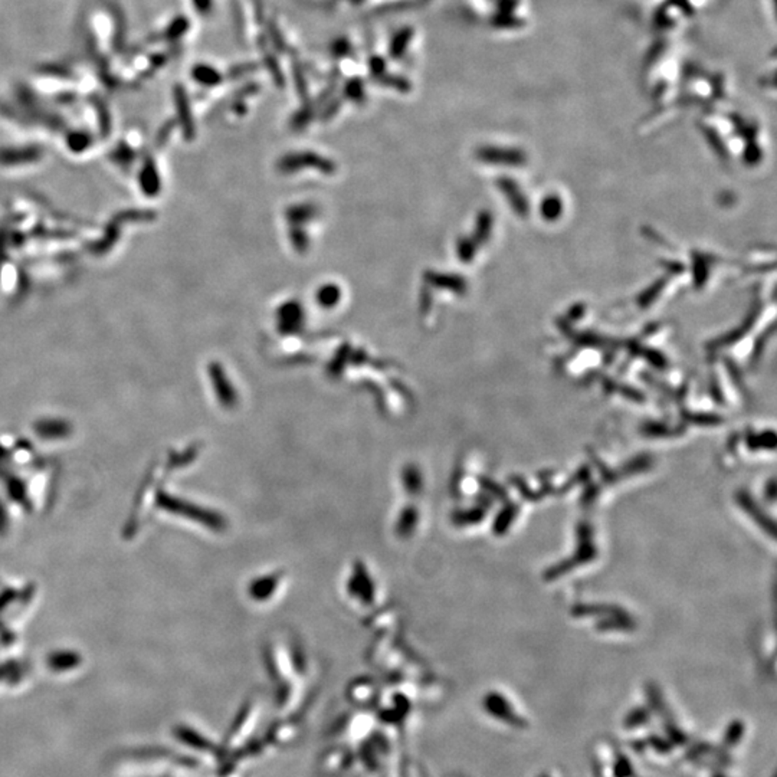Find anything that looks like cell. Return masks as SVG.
<instances>
[{
	"mask_svg": "<svg viewBox=\"0 0 777 777\" xmlns=\"http://www.w3.org/2000/svg\"><path fill=\"white\" fill-rule=\"evenodd\" d=\"M488 710H491L495 716L498 717L499 720L502 721H507L508 724H512V727H526V721L523 718L518 717L514 710H511V707L508 706V703L504 700V699H499V697H491L488 700Z\"/></svg>",
	"mask_w": 777,
	"mask_h": 777,
	"instance_id": "obj_1",
	"label": "cell"
},
{
	"mask_svg": "<svg viewBox=\"0 0 777 777\" xmlns=\"http://www.w3.org/2000/svg\"><path fill=\"white\" fill-rule=\"evenodd\" d=\"M412 39H413V28L405 26L399 29L390 41V48H389L390 56L393 59H400L407 51V46L412 42Z\"/></svg>",
	"mask_w": 777,
	"mask_h": 777,
	"instance_id": "obj_2",
	"label": "cell"
},
{
	"mask_svg": "<svg viewBox=\"0 0 777 777\" xmlns=\"http://www.w3.org/2000/svg\"><path fill=\"white\" fill-rule=\"evenodd\" d=\"M192 76L198 83H202L205 86H216L222 82V73L213 66L205 64L196 65L192 71Z\"/></svg>",
	"mask_w": 777,
	"mask_h": 777,
	"instance_id": "obj_3",
	"label": "cell"
},
{
	"mask_svg": "<svg viewBox=\"0 0 777 777\" xmlns=\"http://www.w3.org/2000/svg\"><path fill=\"white\" fill-rule=\"evenodd\" d=\"M344 97L355 101L362 103L365 101V83L360 78H350L344 83Z\"/></svg>",
	"mask_w": 777,
	"mask_h": 777,
	"instance_id": "obj_4",
	"label": "cell"
},
{
	"mask_svg": "<svg viewBox=\"0 0 777 777\" xmlns=\"http://www.w3.org/2000/svg\"><path fill=\"white\" fill-rule=\"evenodd\" d=\"M376 82L382 83V85H386V86H390V88H395L400 93H409L410 91V82L403 78V76H399V75H389L387 72L385 75H382L380 78L375 79Z\"/></svg>",
	"mask_w": 777,
	"mask_h": 777,
	"instance_id": "obj_5",
	"label": "cell"
},
{
	"mask_svg": "<svg viewBox=\"0 0 777 777\" xmlns=\"http://www.w3.org/2000/svg\"><path fill=\"white\" fill-rule=\"evenodd\" d=\"M293 75H294V79H295V86H297L298 96L303 100H307L308 98V85H307V81H305L304 69L301 68V65L298 62L293 64Z\"/></svg>",
	"mask_w": 777,
	"mask_h": 777,
	"instance_id": "obj_6",
	"label": "cell"
},
{
	"mask_svg": "<svg viewBox=\"0 0 777 777\" xmlns=\"http://www.w3.org/2000/svg\"><path fill=\"white\" fill-rule=\"evenodd\" d=\"M743 734H744V724H743V723H738V721H737V723H733V724H730V727H728L727 731H726L724 743H726L727 746H734V744H737V743L741 740Z\"/></svg>",
	"mask_w": 777,
	"mask_h": 777,
	"instance_id": "obj_7",
	"label": "cell"
},
{
	"mask_svg": "<svg viewBox=\"0 0 777 777\" xmlns=\"http://www.w3.org/2000/svg\"><path fill=\"white\" fill-rule=\"evenodd\" d=\"M369 69H370V75L373 76V79H377L380 78L382 75L386 73V69H387V62L385 61V58L379 56V55H375L369 59Z\"/></svg>",
	"mask_w": 777,
	"mask_h": 777,
	"instance_id": "obj_8",
	"label": "cell"
},
{
	"mask_svg": "<svg viewBox=\"0 0 777 777\" xmlns=\"http://www.w3.org/2000/svg\"><path fill=\"white\" fill-rule=\"evenodd\" d=\"M330 51H331L332 56H335V58H342V56H345V55H349V54H350L352 45H350L349 39L338 38V39H335V41L332 42Z\"/></svg>",
	"mask_w": 777,
	"mask_h": 777,
	"instance_id": "obj_9",
	"label": "cell"
},
{
	"mask_svg": "<svg viewBox=\"0 0 777 777\" xmlns=\"http://www.w3.org/2000/svg\"><path fill=\"white\" fill-rule=\"evenodd\" d=\"M265 65H267L270 73L273 75L275 83H277L278 86H284V75L281 73L280 66H278V64H277V61H275V58H274L273 55H267V58H265Z\"/></svg>",
	"mask_w": 777,
	"mask_h": 777,
	"instance_id": "obj_10",
	"label": "cell"
},
{
	"mask_svg": "<svg viewBox=\"0 0 777 777\" xmlns=\"http://www.w3.org/2000/svg\"><path fill=\"white\" fill-rule=\"evenodd\" d=\"M188 26H189L188 21H186L185 18H181V19H178L176 22H173V24H171L168 34H170L171 38H179V36H182V35L186 32Z\"/></svg>",
	"mask_w": 777,
	"mask_h": 777,
	"instance_id": "obj_11",
	"label": "cell"
},
{
	"mask_svg": "<svg viewBox=\"0 0 777 777\" xmlns=\"http://www.w3.org/2000/svg\"><path fill=\"white\" fill-rule=\"evenodd\" d=\"M645 720H646L645 711L636 710V711L631 713L629 717H626V721H625L626 726H625V727H629V728H631V727H638V726H641Z\"/></svg>",
	"mask_w": 777,
	"mask_h": 777,
	"instance_id": "obj_12",
	"label": "cell"
},
{
	"mask_svg": "<svg viewBox=\"0 0 777 777\" xmlns=\"http://www.w3.org/2000/svg\"><path fill=\"white\" fill-rule=\"evenodd\" d=\"M255 69H256V64H253V62H246V64H242V65H238V66L232 68L230 75H232L233 78H238V76H242V75H245V73H249V72H252V71H255Z\"/></svg>",
	"mask_w": 777,
	"mask_h": 777,
	"instance_id": "obj_13",
	"label": "cell"
},
{
	"mask_svg": "<svg viewBox=\"0 0 777 777\" xmlns=\"http://www.w3.org/2000/svg\"><path fill=\"white\" fill-rule=\"evenodd\" d=\"M193 5L200 15H206L212 9V0H193Z\"/></svg>",
	"mask_w": 777,
	"mask_h": 777,
	"instance_id": "obj_14",
	"label": "cell"
},
{
	"mask_svg": "<svg viewBox=\"0 0 777 777\" xmlns=\"http://www.w3.org/2000/svg\"><path fill=\"white\" fill-rule=\"evenodd\" d=\"M542 777H549V776H542Z\"/></svg>",
	"mask_w": 777,
	"mask_h": 777,
	"instance_id": "obj_15",
	"label": "cell"
},
{
	"mask_svg": "<svg viewBox=\"0 0 777 777\" xmlns=\"http://www.w3.org/2000/svg\"><path fill=\"white\" fill-rule=\"evenodd\" d=\"M718 777H723V776H718Z\"/></svg>",
	"mask_w": 777,
	"mask_h": 777,
	"instance_id": "obj_16",
	"label": "cell"
}]
</instances>
